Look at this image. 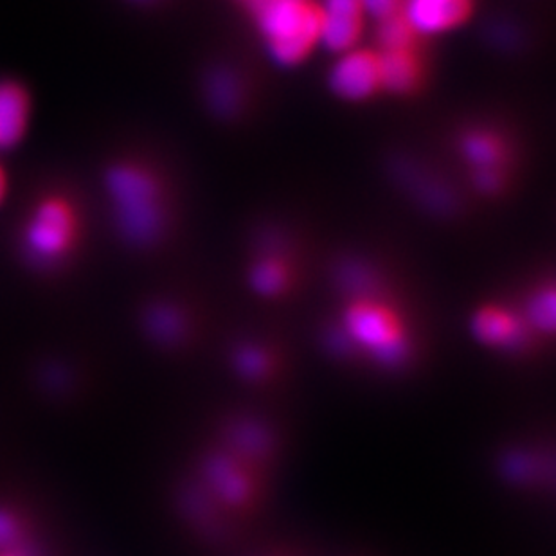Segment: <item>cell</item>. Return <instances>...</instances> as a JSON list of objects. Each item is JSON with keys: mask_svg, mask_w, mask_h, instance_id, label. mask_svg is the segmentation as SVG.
Instances as JSON below:
<instances>
[{"mask_svg": "<svg viewBox=\"0 0 556 556\" xmlns=\"http://www.w3.org/2000/svg\"><path fill=\"white\" fill-rule=\"evenodd\" d=\"M251 18L278 67L294 68L319 46L320 8L315 0H235Z\"/></svg>", "mask_w": 556, "mask_h": 556, "instance_id": "cell-1", "label": "cell"}, {"mask_svg": "<svg viewBox=\"0 0 556 556\" xmlns=\"http://www.w3.org/2000/svg\"><path fill=\"white\" fill-rule=\"evenodd\" d=\"M109 191L125 237L134 243L155 242L166 224L163 193L155 177L147 169L123 164L111 169Z\"/></svg>", "mask_w": 556, "mask_h": 556, "instance_id": "cell-2", "label": "cell"}, {"mask_svg": "<svg viewBox=\"0 0 556 556\" xmlns=\"http://www.w3.org/2000/svg\"><path fill=\"white\" fill-rule=\"evenodd\" d=\"M344 330L352 342L386 366H399L409 352L402 320L380 301H353L344 315Z\"/></svg>", "mask_w": 556, "mask_h": 556, "instance_id": "cell-3", "label": "cell"}, {"mask_svg": "<svg viewBox=\"0 0 556 556\" xmlns=\"http://www.w3.org/2000/svg\"><path fill=\"white\" fill-rule=\"evenodd\" d=\"M76 220L71 205L62 199L43 200L27 224L26 249L38 265H51L74 242Z\"/></svg>", "mask_w": 556, "mask_h": 556, "instance_id": "cell-4", "label": "cell"}, {"mask_svg": "<svg viewBox=\"0 0 556 556\" xmlns=\"http://www.w3.org/2000/svg\"><path fill=\"white\" fill-rule=\"evenodd\" d=\"M326 84L337 100L348 103L375 98L382 90L377 49L353 48L346 53L337 54Z\"/></svg>", "mask_w": 556, "mask_h": 556, "instance_id": "cell-5", "label": "cell"}, {"mask_svg": "<svg viewBox=\"0 0 556 556\" xmlns=\"http://www.w3.org/2000/svg\"><path fill=\"white\" fill-rule=\"evenodd\" d=\"M319 46L333 54L357 48L363 37L364 15L361 0H323Z\"/></svg>", "mask_w": 556, "mask_h": 556, "instance_id": "cell-6", "label": "cell"}, {"mask_svg": "<svg viewBox=\"0 0 556 556\" xmlns=\"http://www.w3.org/2000/svg\"><path fill=\"white\" fill-rule=\"evenodd\" d=\"M472 0H402V15L418 37H435L467 22Z\"/></svg>", "mask_w": 556, "mask_h": 556, "instance_id": "cell-7", "label": "cell"}, {"mask_svg": "<svg viewBox=\"0 0 556 556\" xmlns=\"http://www.w3.org/2000/svg\"><path fill=\"white\" fill-rule=\"evenodd\" d=\"M380 68V89L388 94H415L426 79V67L415 49L400 51H377Z\"/></svg>", "mask_w": 556, "mask_h": 556, "instance_id": "cell-8", "label": "cell"}, {"mask_svg": "<svg viewBox=\"0 0 556 556\" xmlns=\"http://www.w3.org/2000/svg\"><path fill=\"white\" fill-rule=\"evenodd\" d=\"M204 98L210 111L224 122H232L245 105V87L237 71L229 67L211 68L204 79Z\"/></svg>", "mask_w": 556, "mask_h": 556, "instance_id": "cell-9", "label": "cell"}, {"mask_svg": "<svg viewBox=\"0 0 556 556\" xmlns=\"http://www.w3.org/2000/svg\"><path fill=\"white\" fill-rule=\"evenodd\" d=\"M472 333L486 346L515 348L525 342L526 328L508 309L489 305L476 312L470 323Z\"/></svg>", "mask_w": 556, "mask_h": 556, "instance_id": "cell-10", "label": "cell"}, {"mask_svg": "<svg viewBox=\"0 0 556 556\" xmlns=\"http://www.w3.org/2000/svg\"><path fill=\"white\" fill-rule=\"evenodd\" d=\"M29 101L21 85L0 84V148L15 147L27 126Z\"/></svg>", "mask_w": 556, "mask_h": 556, "instance_id": "cell-11", "label": "cell"}, {"mask_svg": "<svg viewBox=\"0 0 556 556\" xmlns=\"http://www.w3.org/2000/svg\"><path fill=\"white\" fill-rule=\"evenodd\" d=\"M207 479L216 494L231 504H242L252 495V481L240 463L229 457H215L207 465Z\"/></svg>", "mask_w": 556, "mask_h": 556, "instance_id": "cell-12", "label": "cell"}, {"mask_svg": "<svg viewBox=\"0 0 556 556\" xmlns=\"http://www.w3.org/2000/svg\"><path fill=\"white\" fill-rule=\"evenodd\" d=\"M462 155L473 169H503L506 148L490 130H470L462 137Z\"/></svg>", "mask_w": 556, "mask_h": 556, "instance_id": "cell-13", "label": "cell"}, {"mask_svg": "<svg viewBox=\"0 0 556 556\" xmlns=\"http://www.w3.org/2000/svg\"><path fill=\"white\" fill-rule=\"evenodd\" d=\"M249 285L262 298H278L289 289V267L279 257H260L249 270Z\"/></svg>", "mask_w": 556, "mask_h": 556, "instance_id": "cell-14", "label": "cell"}, {"mask_svg": "<svg viewBox=\"0 0 556 556\" xmlns=\"http://www.w3.org/2000/svg\"><path fill=\"white\" fill-rule=\"evenodd\" d=\"M144 326H147L148 333L163 344H174V342L180 341V337L186 330L182 314L179 309L168 305H157L148 309Z\"/></svg>", "mask_w": 556, "mask_h": 556, "instance_id": "cell-15", "label": "cell"}, {"mask_svg": "<svg viewBox=\"0 0 556 556\" xmlns=\"http://www.w3.org/2000/svg\"><path fill=\"white\" fill-rule=\"evenodd\" d=\"M418 35L405 21L402 11L399 15L389 16L383 21L377 22L375 29V40H377V51H400V49H415L418 42Z\"/></svg>", "mask_w": 556, "mask_h": 556, "instance_id": "cell-16", "label": "cell"}, {"mask_svg": "<svg viewBox=\"0 0 556 556\" xmlns=\"http://www.w3.org/2000/svg\"><path fill=\"white\" fill-rule=\"evenodd\" d=\"M526 314H528L526 317H528L531 328L544 331V333H553L556 320V298L553 287L536 290L528 301Z\"/></svg>", "mask_w": 556, "mask_h": 556, "instance_id": "cell-17", "label": "cell"}, {"mask_svg": "<svg viewBox=\"0 0 556 556\" xmlns=\"http://www.w3.org/2000/svg\"><path fill=\"white\" fill-rule=\"evenodd\" d=\"M238 371L242 372L243 377L252 378V380H256V378L263 377V375H267L268 363L267 355L265 352H262L260 348H242L240 353H238L237 357Z\"/></svg>", "mask_w": 556, "mask_h": 556, "instance_id": "cell-18", "label": "cell"}, {"mask_svg": "<svg viewBox=\"0 0 556 556\" xmlns=\"http://www.w3.org/2000/svg\"><path fill=\"white\" fill-rule=\"evenodd\" d=\"M361 2H363L364 15L375 22L399 15L402 11V0H361Z\"/></svg>", "mask_w": 556, "mask_h": 556, "instance_id": "cell-19", "label": "cell"}, {"mask_svg": "<svg viewBox=\"0 0 556 556\" xmlns=\"http://www.w3.org/2000/svg\"><path fill=\"white\" fill-rule=\"evenodd\" d=\"M18 533H21V528H18L15 517L8 509L0 508V552L15 546Z\"/></svg>", "mask_w": 556, "mask_h": 556, "instance_id": "cell-20", "label": "cell"}, {"mask_svg": "<svg viewBox=\"0 0 556 556\" xmlns=\"http://www.w3.org/2000/svg\"><path fill=\"white\" fill-rule=\"evenodd\" d=\"M503 169H473V185L483 193H497L503 182Z\"/></svg>", "mask_w": 556, "mask_h": 556, "instance_id": "cell-21", "label": "cell"}, {"mask_svg": "<svg viewBox=\"0 0 556 556\" xmlns=\"http://www.w3.org/2000/svg\"><path fill=\"white\" fill-rule=\"evenodd\" d=\"M5 193V177L2 174V169H0V200L4 199Z\"/></svg>", "mask_w": 556, "mask_h": 556, "instance_id": "cell-22", "label": "cell"}, {"mask_svg": "<svg viewBox=\"0 0 556 556\" xmlns=\"http://www.w3.org/2000/svg\"><path fill=\"white\" fill-rule=\"evenodd\" d=\"M0 556H11V555H0Z\"/></svg>", "mask_w": 556, "mask_h": 556, "instance_id": "cell-23", "label": "cell"}]
</instances>
